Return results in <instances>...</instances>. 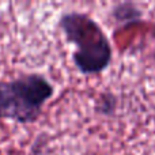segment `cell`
Wrapping results in <instances>:
<instances>
[{"label": "cell", "mask_w": 155, "mask_h": 155, "mask_svg": "<svg viewBox=\"0 0 155 155\" xmlns=\"http://www.w3.org/2000/svg\"><path fill=\"white\" fill-rule=\"evenodd\" d=\"M117 109L118 97L110 90L101 91L94 101V113L101 117H114Z\"/></svg>", "instance_id": "cell-4"}, {"label": "cell", "mask_w": 155, "mask_h": 155, "mask_svg": "<svg viewBox=\"0 0 155 155\" xmlns=\"http://www.w3.org/2000/svg\"><path fill=\"white\" fill-rule=\"evenodd\" d=\"M53 95V83L40 72L0 80V120H11L22 125L37 123L45 104Z\"/></svg>", "instance_id": "cell-2"}, {"label": "cell", "mask_w": 155, "mask_h": 155, "mask_svg": "<svg viewBox=\"0 0 155 155\" xmlns=\"http://www.w3.org/2000/svg\"><path fill=\"white\" fill-rule=\"evenodd\" d=\"M65 41L75 46L72 63L84 76L104 74L112 65L113 46L102 26L87 12L65 11L57 21Z\"/></svg>", "instance_id": "cell-1"}, {"label": "cell", "mask_w": 155, "mask_h": 155, "mask_svg": "<svg viewBox=\"0 0 155 155\" xmlns=\"http://www.w3.org/2000/svg\"><path fill=\"white\" fill-rule=\"evenodd\" d=\"M112 19L121 27H129L132 25L140 23L144 16L143 10L134 2L117 3L110 10Z\"/></svg>", "instance_id": "cell-3"}, {"label": "cell", "mask_w": 155, "mask_h": 155, "mask_svg": "<svg viewBox=\"0 0 155 155\" xmlns=\"http://www.w3.org/2000/svg\"><path fill=\"white\" fill-rule=\"evenodd\" d=\"M153 57H154V60H155V49H154V53H153Z\"/></svg>", "instance_id": "cell-5"}]
</instances>
